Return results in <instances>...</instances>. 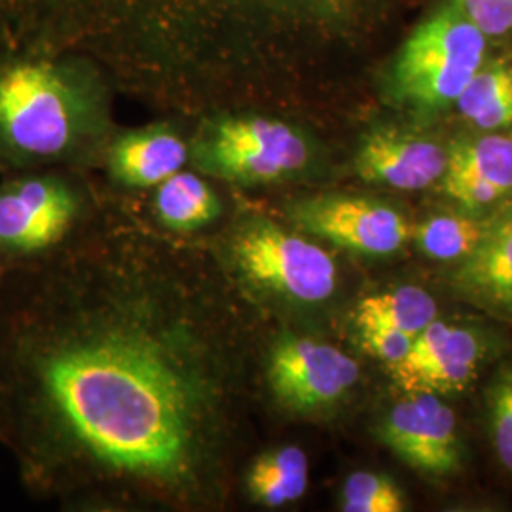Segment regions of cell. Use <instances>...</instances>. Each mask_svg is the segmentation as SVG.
<instances>
[{"label": "cell", "instance_id": "16", "mask_svg": "<svg viewBox=\"0 0 512 512\" xmlns=\"http://www.w3.org/2000/svg\"><path fill=\"white\" fill-rule=\"evenodd\" d=\"M310 488V458L298 444L253 450L239 469L238 501L262 511H281L298 503Z\"/></svg>", "mask_w": 512, "mask_h": 512}, {"label": "cell", "instance_id": "5", "mask_svg": "<svg viewBox=\"0 0 512 512\" xmlns=\"http://www.w3.org/2000/svg\"><path fill=\"white\" fill-rule=\"evenodd\" d=\"M93 171L37 167L0 175V275L40 268L67 253L109 209Z\"/></svg>", "mask_w": 512, "mask_h": 512}, {"label": "cell", "instance_id": "10", "mask_svg": "<svg viewBox=\"0 0 512 512\" xmlns=\"http://www.w3.org/2000/svg\"><path fill=\"white\" fill-rule=\"evenodd\" d=\"M165 238L207 243L234 217L241 192L184 167L135 200H118Z\"/></svg>", "mask_w": 512, "mask_h": 512}, {"label": "cell", "instance_id": "4", "mask_svg": "<svg viewBox=\"0 0 512 512\" xmlns=\"http://www.w3.org/2000/svg\"><path fill=\"white\" fill-rule=\"evenodd\" d=\"M190 167L245 196H270L323 179L329 156L287 110L232 107L192 118Z\"/></svg>", "mask_w": 512, "mask_h": 512}, {"label": "cell", "instance_id": "11", "mask_svg": "<svg viewBox=\"0 0 512 512\" xmlns=\"http://www.w3.org/2000/svg\"><path fill=\"white\" fill-rule=\"evenodd\" d=\"M374 435L389 452L423 476H450L461 463L458 420L437 393H408L374 423Z\"/></svg>", "mask_w": 512, "mask_h": 512}, {"label": "cell", "instance_id": "9", "mask_svg": "<svg viewBox=\"0 0 512 512\" xmlns=\"http://www.w3.org/2000/svg\"><path fill=\"white\" fill-rule=\"evenodd\" d=\"M192 118L156 114L141 126L112 131L97 179L114 200H135L190 165Z\"/></svg>", "mask_w": 512, "mask_h": 512}, {"label": "cell", "instance_id": "19", "mask_svg": "<svg viewBox=\"0 0 512 512\" xmlns=\"http://www.w3.org/2000/svg\"><path fill=\"white\" fill-rule=\"evenodd\" d=\"M492 217L467 213H439L414 224L412 239L421 253L440 262H461L486 236Z\"/></svg>", "mask_w": 512, "mask_h": 512}, {"label": "cell", "instance_id": "6", "mask_svg": "<svg viewBox=\"0 0 512 512\" xmlns=\"http://www.w3.org/2000/svg\"><path fill=\"white\" fill-rule=\"evenodd\" d=\"M363 378L355 349L330 332L268 323L256 351V406L283 420H336L355 403Z\"/></svg>", "mask_w": 512, "mask_h": 512}, {"label": "cell", "instance_id": "1", "mask_svg": "<svg viewBox=\"0 0 512 512\" xmlns=\"http://www.w3.org/2000/svg\"><path fill=\"white\" fill-rule=\"evenodd\" d=\"M203 243L110 198L67 253L0 275V444L65 512H226L268 327Z\"/></svg>", "mask_w": 512, "mask_h": 512}, {"label": "cell", "instance_id": "18", "mask_svg": "<svg viewBox=\"0 0 512 512\" xmlns=\"http://www.w3.org/2000/svg\"><path fill=\"white\" fill-rule=\"evenodd\" d=\"M454 105L465 120L482 131L512 126V65H482Z\"/></svg>", "mask_w": 512, "mask_h": 512}, {"label": "cell", "instance_id": "15", "mask_svg": "<svg viewBox=\"0 0 512 512\" xmlns=\"http://www.w3.org/2000/svg\"><path fill=\"white\" fill-rule=\"evenodd\" d=\"M452 285L476 308L512 321V207L492 217L475 251L458 262Z\"/></svg>", "mask_w": 512, "mask_h": 512}, {"label": "cell", "instance_id": "22", "mask_svg": "<svg viewBox=\"0 0 512 512\" xmlns=\"http://www.w3.org/2000/svg\"><path fill=\"white\" fill-rule=\"evenodd\" d=\"M463 12L486 37L512 31V0H458Z\"/></svg>", "mask_w": 512, "mask_h": 512}, {"label": "cell", "instance_id": "3", "mask_svg": "<svg viewBox=\"0 0 512 512\" xmlns=\"http://www.w3.org/2000/svg\"><path fill=\"white\" fill-rule=\"evenodd\" d=\"M207 249L238 293L264 319L330 332L349 306L342 255L241 194L238 211Z\"/></svg>", "mask_w": 512, "mask_h": 512}, {"label": "cell", "instance_id": "12", "mask_svg": "<svg viewBox=\"0 0 512 512\" xmlns=\"http://www.w3.org/2000/svg\"><path fill=\"white\" fill-rule=\"evenodd\" d=\"M448 150L437 141L395 126H370L351 152L349 169L361 183L418 192L440 183Z\"/></svg>", "mask_w": 512, "mask_h": 512}, {"label": "cell", "instance_id": "20", "mask_svg": "<svg viewBox=\"0 0 512 512\" xmlns=\"http://www.w3.org/2000/svg\"><path fill=\"white\" fill-rule=\"evenodd\" d=\"M338 509L344 512L406 511L403 490L395 480L374 471H353L338 492Z\"/></svg>", "mask_w": 512, "mask_h": 512}, {"label": "cell", "instance_id": "7", "mask_svg": "<svg viewBox=\"0 0 512 512\" xmlns=\"http://www.w3.org/2000/svg\"><path fill=\"white\" fill-rule=\"evenodd\" d=\"M488 37L458 0L421 21L395 57L391 95L418 110L454 105L486 61Z\"/></svg>", "mask_w": 512, "mask_h": 512}, {"label": "cell", "instance_id": "8", "mask_svg": "<svg viewBox=\"0 0 512 512\" xmlns=\"http://www.w3.org/2000/svg\"><path fill=\"white\" fill-rule=\"evenodd\" d=\"M279 217L342 256L380 260L403 251L414 224L399 207L374 194L338 188L253 196Z\"/></svg>", "mask_w": 512, "mask_h": 512}, {"label": "cell", "instance_id": "13", "mask_svg": "<svg viewBox=\"0 0 512 512\" xmlns=\"http://www.w3.org/2000/svg\"><path fill=\"white\" fill-rule=\"evenodd\" d=\"M484 346L471 329L433 321L389 374L404 393H454L475 380Z\"/></svg>", "mask_w": 512, "mask_h": 512}, {"label": "cell", "instance_id": "23", "mask_svg": "<svg viewBox=\"0 0 512 512\" xmlns=\"http://www.w3.org/2000/svg\"><path fill=\"white\" fill-rule=\"evenodd\" d=\"M0 435H2V408H0Z\"/></svg>", "mask_w": 512, "mask_h": 512}, {"label": "cell", "instance_id": "14", "mask_svg": "<svg viewBox=\"0 0 512 512\" xmlns=\"http://www.w3.org/2000/svg\"><path fill=\"white\" fill-rule=\"evenodd\" d=\"M440 186L450 200L471 213L509 196L512 192L511 135L488 133L452 145Z\"/></svg>", "mask_w": 512, "mask_h": 512}, {"label": "cell", "instance_id": "21", "mask_svg": "<svg viewBox=\"0 0 512 512\" xmlns=\"http://www.w3.org/2000/svg\"><path fill=\"white\" fill-rule=\"evenodd\" d=\"M488 412L495 454L512 473V363L501 366L490 384Z\"/></svg>", "mask_w": 512, "mask_h": 512}, {"label": "cell", "instance_id": "2", "mask_svg": "<svg viewBox=\"0 0 512 512\" xmlns=\"http://www.w3.org/2000/svg\"><path fill=\"white\" fill-rule=\"evenodd\" d=\"M116 97L109 74L84 55L0 48V175L37 167L95 173L120 126Z\"/></svg>", "mask_w": 512, "mask_h": 512}, {"label": "cell", "instance_id": "17", "mask_svg": "<svg viewBox=\"0 0 512 512\" xmlns=\"http://www.w3.org/2000/svg\"><path fill=\"white\" fill-rule=\"evenodd\" d=\"M439 306L421 287L401 285L384 291H370L351 298L342 315L340 329L349 325L380 323L416 338L437 321Z\"/></svg>", "mask_w": 512, "mask_h": 512}]
</instances>
